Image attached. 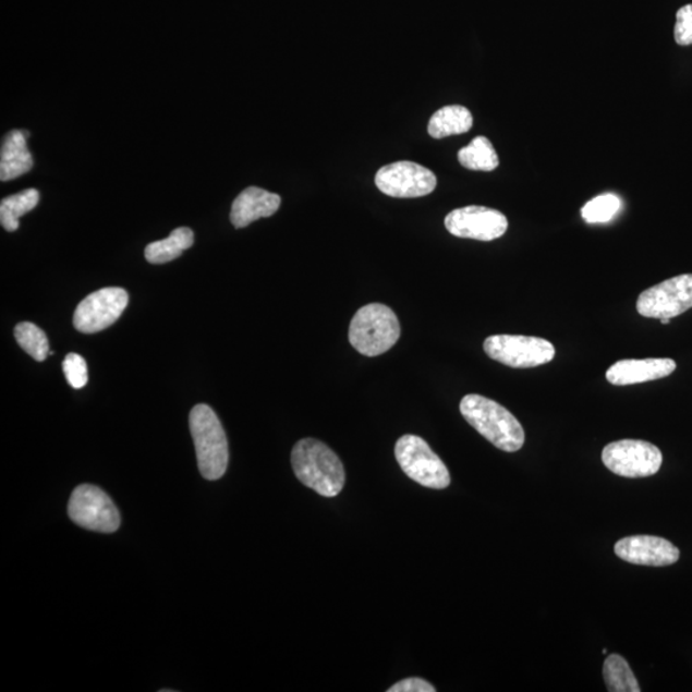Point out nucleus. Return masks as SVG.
Segmentation results:
<instances>
[{
	"instance_id": "f257e3e1",
	"label": "nucleus",
	"mask_w": 692,
	"mask_h": 692,
	"mask_svg": "<svg viewBox=\"0 0 692 692\" xmlns=\"http://www.w3.org/2000/svg\"><path fill=\"white\" fill-rule=\"evenodd\" d=\"M291 465L296 478L323 497H337L344 489V465L323 441L311 437L298 441L291 451Z\"/></svg>"
},
{
	"instance_id": "f03ea898",
	"label": "nucleus",
	"mask_w": 692,
	"mask_h": 692,
	"mask_svg": "<svg viewBox=\"0 0 692 692\" xmlns=\"http://www.w3.org/2000/svg\"><path fill=\"white\" fill-rule=\"evenodd\" d=\"M459 410L464 420L494 447L515 453L524 446L526 436L520 421L494 400L477 394L465 396Z\"/></svg>"
},
{
	"instance_id": "7ed1b4c3",
	"label": "nucleus",
	"mask_w": 692,
	"mask_h": 692,
	"mask_svg": "<svg viewBox=\"0 0 692 692\" xmlns=\"http://www.w3.org/2000/svg\"><path fill=\"white\" fill-rule=\"evenodd\" d=\"M189 425L202 476L209 481L220 479L229 465V442L220 418L213 408L198 404L191 412Z\"/></svg>"
},
{
	"instance_id": "20e7f679",
	"label": "nucleus",
	"mask_w": 692,
	"mask_h": 692,
	"mask_svg": "<svg viewBox=\"0 0 692 692\" xmlns=\"http://www.w3.org/2000/svg\"><path fill=\"white\" fill-rule=\"evenodd\" d=\"M399 338L400 324L394 311L380 303L364 305L349 327V341L356 352L366 356L389 352Z\"/></svg>"
},
{
	"instance_id": "39448f33",
	"label": "nucleus",
	"mask_w": 692,
	"mask_h": 692,
	"mask_svg": "<svg viewBox=\"0 0 692 692\" xmlns=\"http://www.w3.org/2000/svg\"><path fill=\"white\" fill-rule=\"evenodd\" d=\"M396 458L405 475L428 489L444 490L450 485L449 470L420 436L404 435L396 446Z\"/></svg>"
},
{
	"instance_id": "423d86ee",
	"label": "nucleus",
	"mask_w": 692,
	"mask_h": 692,
	"mask_svg": "<svg viewBox=\"0 0 692 692\" xmlns=\"http://www.w3.org/2000/svg\"><path fill=\"white\" fill-rule=\"evenodd\" d=\"M491 360L512 368H533L550 363L556 348L550 341L522 335H493L484 342Z\"/></svg>"
},
{
	"instance_id": "0eeeda50",
	"label": "nucleus",
	"mask_w": 692,
	"mask_h": 692,
	"mask_svg": "<svg viewBox=\"0 0 692 692\" xmlns=\"http://www.w3.org/2000/svg\"><path fill=\"white\" fill-rule=\"evenodd\" d=\"M602 461L615 475L643 478L659 472L663 454L658 447L644 440H619L603 449Z\"/></svg>"
},
{
	"instance_id": "6e6552de",
	"label": "nucleus",
	"mask_w": 692,
	"mask_h": 692,
	"mask_svg": "<svg viewBox=\"0 0 692 692\" xmlns=\"http://www.w3.org/2000/svg\"><path fill=\"white\" fill-rule=\"evenodd\" d=\"M70 519L77 526L97 533L112 534L120 529L119 509L111 498L94 485H80L71 495Z\"/></svg>"
},
{
	"instance_id": "1a4fd4ad",
	"label": "nucleus",
	"mask_w": 692,
	"mask_h": 692,
	"mask_svg": "<svg viewBox=\"0 0 692 692\" xmlns=\"http://www.w3.org/2000/svg\"><path fill=\"white\" fill-rule=\"evenodd\" d=\"M692 308V274L680 275L643 291L636 303L640 316L668 318Z\"/></svg>"
},
{
	"instance_id": "9d476101",
	"label": "nucleus",
	"mask_w": 692,
	"mask_h": 692,
	"mask_svg": "<svg viewBox=\"0 0 692 692\" xmlns=\"http://www.w3.org/2000/svg\"><path fill=\"white\" fill-rule=\"evenodd\" d=\"M375 182L378 191L400 199L421 198L432 194L437 185L432 170L410 160L383 167L376 173Z\"/></svg>"
},
{
	"instance_id": "9b49d317",
	"label": "nucleus",
	"mask_w": 692,
	"mask_h": 692,
	"mask_svg": "<svg viewBox=\"0 0 692 692\" xmlns=\"http://www.w3.org/2000/svg\"><path fill=\"white\" fill-rule=\"evenodd\" d=\"M129 304L125 289L105 288L87 295L77 305L75 329L83 333H96L108 329L118 320Z\"/></svg>"
},
{
	"instance_id": "f8f14e48",
	"label": "nucleus",
	"mask_w": 692,
	"mask_h": 692,
	"mask_svg": "<svg viewBox=\"0 0 692 692\" xmlns=\"http://www.w3.org/2000/svg\"><path fill=\"white\" fill-rule=\"evenodd\" d=\"M446 228L457 238L493 242L506 234L508 220L497 209L469 206L451 210L446 217Z\"/></svg>"
},
{
	"instance_id": "ddd939ff",
	"label": "nucleus",
	"mask_w": 692,
	"mask_h": 692,
	"mask_svg": "<svg viewBox=\"0 0 692 692\" xmlns=\"http://www.w3.org/2000/svg\"><path fill=\"white\" fill-rule=\"evenodd\" d=\"M618 558L638 566L666 567L680 559V550L666 538L636 535L621 538L615 546Z\"/></svg>"
},
{
	"instance_id": "4468645a",
	"label": "nucleus",
	"mask_w": 692,
	"mask_h": 692,
	"mask_svg": "<svg viewBox=\"0 0 692 692\" xmlns=\"http://www.w3.org/2000/svg\"><path fill=\"white\" fill-rule=\"evenodd\" d=\"M677 368L673 360H624L610 366L606 377L615 386H629L660 380L672 375Z\"/></svg>"
},
{
	"instance_id": "2eb2a0df",
	"label": "nucleus",
	"mask_w": 692,
	"mask_h": 692,
	"mask_svg": "<svg viewBox=\"0 0 692 692\" xmlns=\"http://www.w3.org/2000/svg\"><path fill=\"white\" fill-rule=\"evenodd\" d=\"M280 206V195L256 186L246 187L232 203L230 220L235 229H244L259 218L274 216Z\"/></svg>"
},
{
	"instance_id": "dca6fc26",
	"label": "nucleus",
	"mask_w": 692,
	"mask_h": 692,
	"mask_svg": "<svg viewBox=\"0 0 692 692\" xmlns=\"http://www.w3.org/2000/svg\"><path fill=\"white\" fill-rule=\"evenodd\" d=\"M28 133L24 130H12L3 138L0 150V180L11 181L33 169L34 159L27 148Z\"/></svg>"
},
{
	"instance_id": "f3484780",
	"label": "nucleus",
	"mask_w": 692,
	"mask_h": 692,
	"mask_svg": "<svg viewBox=\"0 0 692 692\" xmlns=\"http://www.w3.org/2000/svg\"><path fill=\"white\" fill-rule=\"evenodd\" d=\"M473 125V118L468 108L462 106H447L433 114L428 123V134L434 138L469 133Z\"/></svg>"
},
{
	"instance_id": "a211bd4d",
	"label": "nucleus",
	"mask_w": 692,
	"mask_h": 692,
	"mask_svg": "<svg viewBox=\"0 0 692 692\" xmlns=\"http://www.w3.org/2000/svg\"><path fill=\"white\" fill-rule=\"evenodd\" d=\"M194 244V232L189 228H179L167 239L150 243L145 247V258L151 265H163L181 257Z\"/></svg>"
},
{
	"instance_id": "6ab92c4d",
	"label": "nucleus",
	"mask_w": 692,
	"mask_h": 692,
	"mask_svg": "<svg viewBox=\"0 0 692 692\" xmlns=\"http://www.w3.org/2000/svg\"><path fill=\"white\" fill-rule=\"evenodd\" d=\"M458 160L464 169L490 172L498 169L499 157L491 142L485 136L473 138L468 147L458 151Z\"/></svg>"
},
{
	"instance_id": "aec40b11",
	"label": "nucleus",
	"mask_w": 692,
	"mask_h": 692,
	"mask_svg": "<svg viewBox=\"0 0 692 692\" xmlns=\"http://www.w3.org/2000/svg\"><path fill=\"white\" fill-rule=\"evenodd\" d=\"M39 203V192L36 189L7 196L0 203V223L3 229L13 232L19 229V218L31 213Z\"/></svg>"
},
{
	"instance_id": "412c9836",
	"label": "nucleus",
	"mask_w": 692,
	"mask_h": 692,
	"mask_svg": "<svg viewBox=\"0 0 692 692\" xmlns=\"http://www.w3.org/2000/svg\"><path fill=\"white\" fill-rule=\"evenodd\" d=\"M604 681L610 692H640V684L632 669L623 657L609 655L603 666Z\"/></svg>"
},
{
	"instance_id": "4be33fe9",
	"label": "nucleus",
	"mask_w": 692,
	"mask_h": 692,
	"mask_svg": "<svg viewBox=\"0 0 692 692\" xmlns=\"http://www.w3.org/2000/svg\"><path fill=\"white\" fill-rule=\"evenodd\" d=\"M14 337L19 345L31 354L35 361L43 362L49 355V341L47 333L40 327L32 323H22L14 329Z\"/></svg>"
},
{
	"instance_id": "5701e85b",
	"label": "nucleus",
	"mask_w": 692,
	"mask_h": 692,
	"mask_svg": "<svg viewBox=\"0 0 692 692\" xmlns=\"http://www.w3.org/2000/svg\"><path fill=\"white\" fill-rule=\"evenodd\" d=\"M621 206L617 195L603 194L586 203L581 215L587 223H606L614 220Z\"/></svg>"
},
{
	"instance_id": "b1692460",
	"label": "nucleus",
	"mask_w": 692,
	"mask_h": 692,
	"mask_svg": "<svg viewBox=\"0 0 692 692\" xmlns=\"http://www.w3.org/2000/svg\"><path fill=\"white\" fill-rule=\"evenodd\" d=\"M63 373L74 389H83L89 381L87 364L82 355L70 353L63 361Z\"/></svg>"
},
{
	"instance_id": "393cba45",
	"label": "nucleus",
	"mask_w": 692,
	"mask_h": 692,
	"mask_svg": "<svg viewBox=\"0 0 692 692\" xmlns=\"http://www.w3.org/2000/svg\"><path fill=\"white\" fill-rule=\"evenodd\" d=\"M675 40L679 46H692V4L682 7L676 14Z\"/></svg>"
},
{
	"instance_id": "a878e982",
	"label": "nucleus",
	"mask_w": 692,
	"mask_h": 692,
	"mask_svg": "<svg viewBox=\"0 0 692 692\" xmlns=\"http://www.w3.org/2000/svg\"><path fill=\"white\" fill-rule=\"evenodd\" d=\"M389 692H435L436 689L432 683L425 680L413 677V679H406L398 682L394 687L388 690Z\"/></svg>"
},
{
	"instance_id": "bb28decb",
	"label": "nucleus",
	"mask_w": 692,
	"mask_h": 692,
	"mask_svg": "<svg viewBox=\"0 0 692 692\" xmlns=\"http://www.w3.org/2000/svg\"><path fill=\"white\" fill-rule=\"evenodd\" d=\"M660 323H661L663 325H669V324H671V319H668V318H663V319H660Z\"/></svg>"
}]
</instances>
